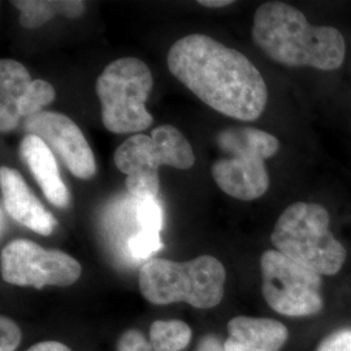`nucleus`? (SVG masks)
Returning <instances> with one entry per match:
<instances>
[{
    "label": "nucleus",
    "mask_w": 351,
    "mask_h": 351,
    "mask_svg": "<svg viewBox=\"0 0 351 351\" xmlns=\"http://www.w3.org/2000/svg\"><path fill=\"white\" fill-rule=\"evenodd\" d=\"M176 78L215 111L241 121L263 113L268 91L263 75L239 51L204 34L178 39L168 52Z\"/></svg>",
    "instance_id": "obj_1"
},
{
    "label": "nucleus",
    "mask_w": 351,
    "mask_h": 351,
    "mask_svg": "<svg viewBox=\"0 0 351 351\" xmlns=\"http://www.w3.org/2000/svg\"><path fill=\"white\" fill-rule=\"evenodd\" d=\"M252 39L277 63L335 71L345 59V40L332 26L311 25L282 1H267L254 16Z\"/></svg>",
    "instance_id": "obj_2"
},
{
    "label": "nucleus",
    "mask_w": 351,
    "mask_h": 351,
    "mask_svg": "<svg viewBox=\"0 0 351 351\" xmlns=\"http://www.w3.org/2000/svg\"><path fill=\"white\" fill-rule=\"evenodd\" d=\"M224 265L211 255L189 262L154 258L139 271V290L152 304L186 302L195 308H213L224 297Z\"/></svg>",
    "instance_id": "obj_3"
},
{
    "label": "nucleus",
    "mask_w": 351,
    "mask_h": 351,
    "mask_svg": "<svg viewBox=\"0 0 351 351\" xmlns=\"http://www.w3.org/2000/svg\"><path fill=\"white\" fill-rule=\"evenodd\" d=\"M329 224L330 217L323 206L297 202L281 213L271 239L278 252L319 275L333 276L345 263L346 250Z\"/></svg>",
    "instance_id": "obj_4"
},
{
    "label": "nucleus",
    "mask_w": 351,
    "mask_h": 351,
    "mask_svg": "<svg viewBox=\"0 0 351 351\" xmlns=\"http://www.w3.org/2000/svg\"><path fill=\"white\" fill-rule=\"evenodd\" d=\"M226 158L213 165V177L226 194L239 201L261 198L269 188L265 160L276 155L278 139L256 128H229L216 137Z\"/></svg>",
    "instance_id": "obj_5"
},
{
    "label": "nucleus",
    "mask_w": 351,
    "mask_h": 351,
    "mask_svg": "<svg viewBox=\"0 0 351 351\" xmlns=\"http://www.w3.org/2000/svg\"><path fill=\"white\" fill-rule=\"evenodd\" d=\"M113 162L126 175L128 191L143 201L156 198L162 165L189 169L195 163V156L188 139L177 128L162 125L155 128L151 136L139 133L126 139L114 151Z\"/></svg>",
    "instance_id": "obj_6"
},
{
    "label": "nucleus",
    "mask_w": 351,
    "mask_h": 351,
    "mask_svg": "<svg viewBox=\"0 0 351 351\" xmlns=\"http://www.w3.org/2000/svg\"><path fill=\"white\" fill-rule=\"evenodd\" d=\"M152 84L150 68L137 58H121L108 64L95 85L106 129L114 134H139L150 128L154 119L146 101Z\"/></svg>",
    "instance_id": "obj_7"
},
{
    "label": "nucleus",
    "mask_w": 351,
    "mask_h": 351,
    "mask_svg": "<svg viewBox=\"0 0 351 351\" xmlns=\"http://www.w3.org/2000/svg\"><path fill=\"white\" fill-rule=\"evenodd\" d=\"M261 267L264 300L276 313L301 317L322 311V275L277 250L263 252Z\"/></svg>",
    "instance_id": "obj_8"
},
{
    "label": "nucleus",
    "mask_w": 351,
    "mask_h": 351,
    "mask_svg": "<svg viewBox=\"0 0 351 351\" xmlns=\"http://www.w3.org/2000/svg\"><path fill=\"white\" fill-rule=\"evenodd\" d=\"M1 277L17 287H69L81 276V264L66 252L14 239L1 250Z\"/></svg>",
    "instance_id": "obj_9"
},
{
    "label": "nucleus",
    "mask_w": 351,
    "mask_h": 351,
    "mask_svg": "<svg viewBox=\"0 0 351 351\" xmlns=\"http://www.w3.org/2000/svg\"><path fill=\"white\" fill-rule=\"evenodd\" d=\"M27 134L42 139L72 175L88 180L97 173L95 156L82 130L66 114L42 111L24 121Z\"/></svg>",
    "instance_id": "obj_10"
},
{
    "label": "nucleus",
    "mask_w": 351,
    "mask_h": 351,
    "mask_svg": "<svg viewBox=\"0 0 351 351\" xmlns=\"http://www.w3.org/2000/svg\"><path fill=\"white\" fill-rule=\"evenodd\" d=\"M1 208L19 224L40 236H50L58 226L52 213L39 202L16 169L0 168Z\"/></svg>",
    "instance_id": "obj_11"
},
{
    "label": "nucleus",
    "mask_w": 351,
    "mask_h": 351,
    "mask_svg": "<svg viewBox=\"0 0 351 351\" xmlns=\"http://www.w3.org/2000/svg\"><path fill=\"white\" fill-rule=\"evenodd\" d=\"M226 329V351H280L289 339L287 326L265 317L237 316Z\"/></svg>",
    "instance_id": "obj_12"
},
{
    "label": "nucleus",
    "mask_w": 351,
    "mask_h": 351,
    "mask_svg": "<svg viewBox=\"0 0 351 351\" xmlns=\"http://www.w3.org/2000/svg\"><path fill=\"white\" fill-rule=\"evenodd\" d=\"M20 156L25 163L47 201L64 208L69 204V191L59 172L55 154L42 139L26 134L20 143Z\"/></svg>",
    "instance_id": "obj_13"
},
{
    "label": "nucleus",
    "mask_w": 351,
    "mask_h": 351,
    "mask_svg": "<svg viewBox=\"0 0 351 351\" xmlns=\"http://www.w3.org/2000/svg\"><path fill=\"white\" fill-rule=\"evenodd\" d=\"M25 66L16 60H0V129L11 132L21 123L19 107L33 84Z\"/></svg>",
    "instance_id": "obj_14"
},
{
    "label": "nucleus",
    "mask_w": 351,
    "mask_h": 351,
    "mask_svg": "<svg viewBox=\"0 0 351 351\" xmlns=\"http://www.w3.org/2000/svg\"><path fill=\"white\" fill-rule=\"evenodd\" d=\"M12 4L21 12L20 24L26 29L40 27L58 14L77 19L86 10L82 0H17Z\"/></svg>",
    "instance_id": "obj_15"
},
{
    "label": "nucleus",
    "mask_w": 351,
    "mask_h": 351,
    "mask_svg": "<svg viewBox=\"0 0 351 351\" xmlns=\"http://www.w3.org/2000/svg\"><path fill=\"white\" fill-rule=\"evenodd\" d=\"M191 328L181 320H156L151 324L150 343L155 351H182L191 341Z\"/></svg>",
    "instance_id": "obj_16"
},
{
    "label": "nucleus",
    "mask_w": 351,
    "mask_h": 351,
    "mask_svg": "<svg viewBox=\"0 0 351 351\" xmlns=\"http://www.w3.org/2000/svg\"><path fill=\"white\" fill-rule=\"evenodd\" d=\"M136 217L139 232L160 234V232L163 230V208L156 198L139 201Z\"/></svg>",
    "instance_id": "obj_17"
},
{
    "label": "nucleus",
    "mask_w": 351,
    "mask_h": 351,
    "mask_svg": "<svg viewBox=\"0 0 351 351\" xmlns=\"http://www.w3.org/2000/svg\"><path fill=\"white\" fill-rule=\"evenodd\" d=\"M163 241L160 234H151L138 232L128 241V250L137 261H146L152 254L163 249Z\"/></svg>",
    "instance_id": "obj_18"
},
{
    "label": "nucleus",
    "mask_w": 351,
    "mask_h": 351,
    "mask_svg": "<svg viewBox=\"0 0 351 351\" xmlns=\"http://www.w3.org/2000/svg\"><path fill=\"white\" fill-rule=\"evenodd\" d=\"M0 351H14L21 341V329L10 317L0 319Z\"/></svg>",
    "instance_id": "obj_19"
},
{
    "label": "nucleus",
    "mask_w": 351,
    "mask_h": 351,
    "mask_svg": "<svg viewBox=\"0 0 351 351\" xmlns=\"http://www.w3.org/2000/svg\"><path fill=\"white\" fill-rule=\"evenodd\" d=\"M316 351H351V328H342L323 339Z\"/></svg>",
    "instance_id": "obj_20"
},
{
    "label": "nucleus",
    "mask_w": 351,
    "mask_h": 351,
    "mask_svg": "<svg viewBox=\"0 0 351 351\" xmlns=\"http://www.w3.org/2000/svg\"><path fill=\"white\" fill-rule=\"evenodd\" d=\"M117 351H155L150 342L136 329H129L119 339Z\"/></svg>",
    "instance_id": "obj_21"
},
{
    "label": "nucleus",
    "mask_w": 351,
    "mask_h": 351,
    "mask_svg": "<svg viewBox=\"0 0 351 351\" xmlns=\"http://www.w3.org/2000/svg\"><path fill=\"white\" fill-rule=\"evenodd\" d=\"M197 351H226L224 343L215 335H208L203 337L198 345Z\"/></svg>",
    "instance_id": "obj_22"
},
{
    "label": "nucleus",
    "mask_w": 351,
    "mask_h": 351,
    "mask_svg": "<svg viewBox=\"0 0 351 351\" xmlns=\"http://www.w3.org/2000/svg\"><path fill=\"white\" fill-rule=\"evenodd\" d=\"M26 351H72L68 346L58 341H43L38 342Z\"/></svg>",
    "instance_id": "obj_23"
},
{
    "label": "nucleus",
    "mask_w": 351,
    "mask_h": 351,
    "mask_svg": "<svg viewBox=\"0 0 351 351\" xmlns=\"http://www.w3.org/2000/svg\"><path fill=\"white\" fill-rule=\"evenodd\" d=\"M198 3L207 8H221L232 4L233 1L232 0H199Z\"/></svg>",
    "instance_id": "obj_24"
}]
</instances>
